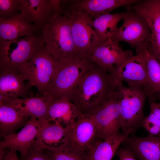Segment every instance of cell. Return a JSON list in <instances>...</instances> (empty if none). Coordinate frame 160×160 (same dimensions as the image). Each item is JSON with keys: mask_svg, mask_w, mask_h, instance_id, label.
Masks as SVG:
<instances>
[{"mask_svg": "<svg viewBox=\"0 0 160 160\" xmlns=\"http://www.w3.org/2000/svg\"><path fill=\"white\" fill-rule=\"evenodd\" d=\"M118 86L108 72L95 65L80 79L67 98L83 115H89L117 91Z\"/></svg>", "mask_w": 160, "mask_h": 160, "instance_id": "6da1fadb", "label": "cell"}, {"mask_svg": "<svg viewBox=\"0 0 160 160\" xmlns=\"http://www.w3.org/2000/svg\"><path fill=\"white\" fill-rule=\"evenodd\" d=\"M45 45L58 63L78 55L73 40L69 18L54 15L42 29Z\"/></svg>", "mask_w": 160, "mask_h": 160, "instance_id": "7a4b0ae2", "label": "cell"}, {"mask_svg": "<svg viewBox=\"0 0 160 160\" xmlns=\"http://www.w3.org/2000/svg\"><path fill=\"white\" fill-rule=\"evenodd\" d=\"M95 65L88 58L78 55L58 63L45 94L52 95L55 100L63 97L67 98L80 79Z\"/></svg>", "mask_w": 160, "mask_h": 160, "instance_id": "3957f363", "label": "cell"}, {"mask_svg": "<svg viewBox=\"0 0 160 160\" xmlns=\"http://www.w3.org/2000/svg\"><path fill=\"white\" fill-rule=\"evenodd\" d=\"M44 45L42 30L33 35L15 40L0 39V69L18 71L20 67L31 59Z\"/></svg>", "mask_w": 160, "mask_h": 160, "instance_id": "277c9868", "label": "cell"}, {"mask_svg": "<svg viewBox=\"0 0 160 160\" xmlns=\"http://www.w3.org/2000/svg\"><path fill=\"white\" fill-rule=\"evenodd\" d=\"M117 95L121 108V128L123 133L130 130L134 132L142 127L147 94L141 88L126 87L122 84L118 87Z\"/></svg>", "mask_w": 160, "mask_h": 160, "instance_id": "5b68a950", "label": "cell"}, {"mask_svg": "<svg viewBox=\"0 0 160 160\" xmlns=\"http://www.w3.org/2000/svg\"><path fill=\"white\" fill-rule=\"evenodd\" d=\"M62 13L69 18L72 35L78 54L86 57L103 40L97 34L92 24V20L83 12L68 6L62 0Z\"/></svg>", "mask_w": 160, "mask_h": 160, "instance_id": "8992f818", "label": "cell"}, {"mask_svg": "<svg viewBox=\"0 0 160 160\" xmlns=\"http://www.w3.org/2000/svg\"><path fill=\"white\" fill-rule=\"evenodd\" d=\"M58 63L44 45L18 71L32 86L37 88V97H41L44 95Z\"/></svg>", "mask_w": 160, "mask_h": 160, "instance_id": "52a82bcc", "label": "cell"}, {"mask_svg": "<svg viewBox=\"0 0 160 160\" xmlns=\"http://www.w3.org/2000/svg\"><path fill=\"white\" fill-rule=\"evenodd\" d=\"M123 23L111 39L128 43L135 49L137 54L147 51L151 37V32L145 20L131 10H127Z\"/></svg>", "mask_w": 160, "mask_h": 160, "instance_id": "ba28073f", "label": "cell"}, {"mask_svg": "<svg viewBox=\"0 0 160 160\" xmlns=\"http://www.w3.org/2000/svg\"><path fill=\"white\" fill-rule=\"evenodd\" d=\"M65 127V135L59 147L86 155L89 146L97 138V129L92 117L83 115Z\"/></svg>", "mask_w": 160, "mask_h": 160, "instance_id": "9c48e42d", "label": "cell"}, {"mask_svg": "<svg viewBox=\"0 0 160 160\" xmlns=\"http://www.w3.org/2000/svg\"><path fill=\"white\" fill-rule=\"evenodd\" d=\"M111 74L118 85L125 81L129 87L143 89L149 97L154 95L148 81L145 51L127 59Z\"/></svg>", "mask_w": 160, "mask_h": 160, "instance_id": "30bf717a", "label": "cell"}, {"mask_svg": "<svg viewBox=\"0 0 160 160\" xmlns=\"http://www.w3.org/2000/svg\"><path fill=\"white\" fill-rule=\"evenodd\" d=\"M120 106L117 89L90 115L97 129V138L105 140L118 134L121 128Z\"/></svg>", "mask_w": 160, "mask_h": 160, "instance_id": "8fae6325", "label": "cell"}, {"mask_svg": "<svg viewBox=\"0 0 160 160\" xmlns=\"http://www.w3.org/2000/svg\"><path fill=\"white\" fill-rule=\"evenodd\" d=\"M133 55L132 50H124L119 42L110 38L95 47L86 57L95 65L112 74L116 68Z\"/></svg>", "mask_w": 160, "mask_h": 160, "instance_id": "7c38bea8", "label": "cell"}, {"mask_svg": "<svg viewBox=\"0 0 160 160\" xmlns=\"http://www.w3.org/2000/svg\"><path fill=\"white\" fill-rule=\"evenodd\" d=\"M43 122L30 117L19 132L4 137L0 141V148L18 151L24 157L31 149Z\"/></svg>", "mask_w": 160, "mask_h": 160, "instance_id": "4fadbf2b", "label": "cell"}, {"mask_svg": "<svg viewBox=\"0 0 160 160\" xmlns=\"http://www.w3.org/2000/svg\"><path fill=\"white\" fill-rule=\"evenodd\" d=\"M54 100L52 96L45 94L41 97L33 96L26 98H9L7 103L15 107L27 118L32 117L43 122H49L48 111L50 105Z\"/></svg>", "mask_w": 160, "mask_h": 160, "instance_id": "5bb4252c", "label": "cell"}, {"mask_svg": "<svg viewBox=\"0 0 160 160\" xmlns=\"http://www.w3.org/2000/svg\"><path fill=\"white\" fill-rule=\"evenodd\" d=\"M17 71L0 69V95L11 98H26L34 96L32 86Z\"/></svg>", "mask_w": 160, "mask_h": 160, "instance_id": "9a60e30c", "label": "cell"}, {"mask_svg": "<svg viewBox=\"0 0 160 160\" xmlns=\"http://www.w3.org/2000/svg\"><path fill=\"white\" fill-rule=\"evenodd\" d=\"M139 0H67V4L80 11L92 20L98 16L110 13L113 10L139 2Z\"/></svg>", "mask_w": 160, "mask_h": 160, "instance_id": "2e32d148", "label": "cell"}, {"mask_svg": "<svg viewBox=\"0 0 160 160\" xmlns=\"http://www.w3.org/2000/svg\"><path fill=\"white\" fill-rule=\"evenodd\" d=\"M20 14L29 23L42 30L53 15L50 0H21Z\"/></svg>", "mask_w": 160, "mask_h": 160, "instance_id": "e0dca14e", "label": "cell"}, {"mask_svg": "<svg viewBox=\"0 0 160 160\" xmlns=\"http://www.w3.org/2000/svg\"><path fill=\"white\" fill-rule=\"evenodd\" d=\"M132 132L119 133L105 140L97 138L89 146L84 160H112L121 144Z\"/></svg>", "mask_w": 160, "mask_h": 160, "instance_id": "ac0fdd59", "label": "cell"}, {"mask_svg": "<svg viewBox=\"0 0 160 160\" xmlns=\"http://www.w3.org/2000/svg\"><path fill=\"white\" fill-rule=\"evenodd\" d=\"M122 144L130 149L140 160H160V137H128Z\"/></svg>", "mask_w": 160, "mask_h": 160, "instance_id": "d6986e66", "label": "cell"}, {"mask_svg": "<svg viewBox=\"0 0 160 160\" xmlns=\"http://www.w3.org/2000/svg\"><path fill=\"white\" fill-rule=\"evenodd\" d=\"M41 30L28 23L20 14L9 19H0V39L5 40L28 36Z\"/></svg>", "mask_w": 160, "mask_h": 160, "instance_id": "ffe728a7", "label": "cell"}, {"mask_svg": "<svg viewBox=\"0 0 160 160\" xmlns=\"http://www.w3.org/2000/svg\"><path fill=\"white\" fill-rule=\"evenodd\" d=\"M66 131L57 120L43 122L32 147L44 149L46 147L58 148L63 144Z\"/></svg>", "mask_w": 160, "mask_h": 160, "instance_id": "44dd1931", "label": "cell"}, {"mask_svg": "<svg viewBox=\"0 0 160 160\" xmlns=\"http://www.w3.org/2000/svg\"><path fill=\"white\" fill-rule=\"evenodd\" d=\"M83 115L81 111L71 101L65 97L55 100L50 104L48 112V120L63 122L66 126L73 123Z\"/></svg>", "mask_w": 160, "mask_h": 160, "instance_id": "7402d4cb", "label": "cell"}, {"mask_svg": "<svg viewBox=\"0 0 160 160\" xmlns=\"http://www.w3.org/2000/svg\"><path fill=\"white\" fill-rule=\"evenodd\" d=\"M127 10L134 11L146 21L152 33H160V0H140L125 6Z\"/></svg>", "mask_w": 160, "mask_h": 160, "instance_id": "603a6c76", "label": "cell"}, {"mask_svg": "<svg viewBox=\"0 0 160 160\" xmlns=\"http://www.w3.org/2000/svg\"><path fill=\"white\" fill-rule=\"evenodd\" d=\"M29 119L14 106L0 103V132L4 137L14 134L16 130L24 126Z\"/></svg>", "mask_w": 160, "mask_h": 160, "instance_id": "cb8c5ba5", "label": "cell"}, {"mask_svg": "<svg viewBox=\"0 0 160 160\" xmlns=\"http://www.w3.org/2000/svg\"><path fill=\"white\" fill-rule=\"evenodd\" d=\"M125 15L126 12L103 15L92 20V25L102 39L111 38L118 30V23L124 19Z\"/></svg>", "mask_w": 160, "mask_h": 160, "instance_id": "d4e9b609", "label": "cell"}, {"mask_svg": "<svg viewBox=\"0 0 160 160\" xmlns=\"http://www.w3.org/2000/svg\"><path fill=\"white\" fill-rule=\"evenodd\" d=\"M145 52L148 81L154 95L160 92V63L147 51Z\"/></svg>", "mask_w": 160, "mask_h": 160, "instance_id": "484cf974", "label": "cell"}, {"mask_svg": "<svg viewBox=\"0 0 160 160\" xmlns=\"http://www.w3.org/2000/svg\"><path fill=\"white\" fill-rule=\"evenodd\" d=\"M51 160H84L85 155L60 147H45Z\"/></svg>", "mask_w": 160, "mask_h": 160, "instance_id": "4316f807", "label": "cell"}, {"mask_svg": "<svg viewBox=\"0 0 160 160\" xmlns=\"http://www.w3.org/2000/svg\"><path fill=\"white\" fill-rule=\"evenodd\" d=\"M21 0H0V19L10 18L20 14Z\"/></svg>", "mask_w": 160, "mask_h": 160, "instance_id": "83f0119b", "label": "cell"}, {"mask_svg": "<svg viewBox=\"0 0 160 160\" xmlns=\"http://www.w3.org/2000/svg\"><path fill=\"white\" fill-rule=\"evenodd\" d=\"M142 127L149 134L160 137V121L152 113L145 117Z\"/></svg>", "mask_w": 160, "mask_h": 160, "instance_id": "f1b7e54d", "label": "cell"}, {"mask_svg": "<svg viewBox=\"0 0 160 160\" xmlns=\"http://www.w3.org/2000/svg\"><path fill=\"white\" fill-rule=\"evenodd\" d=\"M147 51L160 63V33H152L150 45Z\"/></svg>", "mask_w": 160, "mask_h": 160, "instance_id": "f546056e", "label": "cell"}, {"mask_svg": "<svg viewBox=\"0 0 160 160\" xmlns=\"http://www.w3.org/2000/svg\"><path fill=\"white\" fill-rule=\"evenodd\" d=\"M44 149L32 147L23 157V160H51L46 151Z\"/></svg>", "mask_w": 160, "mask_h": 160, "instance_id": "4dcf8cb0", "label": "cell"}, {"mask_svg": "<svg viewBox=\"0 0 160 160\" xmlns=\"http://www.w3.org/2000/svg\"><path fill=\"white\" fill-rule=\"evenodd\" d=\"M116 154L119 156V160H136L132 151L126 147L118 148Z\"/></svg>", "mask_w": 160, "mask_h": 160, "instance_id": "1f68e13d", "label": "cell"}, {"mask_svg": "<svg viewBox=\"0 0 160 160\" xmlns=\"http://www.w3.org/2000/svg\"><path fill=\"white\" fill-rule=\"evenodd\" d=\"M150 112L153 113L160 121V102L150 103Z\"/></svg>", "mask_w": 160, "mask_h": 160, "instance_id": "d6a6232c", "label": "cell"}, {"mask_svg": "<svg viewBox=\"0 0 160 160\" xmlns=\"http://www.w3.org/2000/svg\"><path fill=\"white\" fill-rule=\"evenodd\" d=\"M6 160H19L17 153V151L10 149Z\"/></svg>", "mask_w": 160, "mask_h": 160, "instance_id": "836d02e7", "label": "cell"}, {"mask_svg": "<svg viewBox=\"0 0 160 160\" xmlns=\"http://www.w3.org/2000/svg\"><path fill=\"white\" fill-rule=\"evenodd\" d=\"M8 148H0V160H6L9 151Z\"/></svg>", "mask_w": 160, "mask_h": 160, "instance_id": "e575fe53", "label": "cell"}, {"mask_svg": "<svg viewBox=\"0 0 160 160\" xmlns=\"http://www.w3.org/2000/svg\"><path fill=\"white\" fill-rule=\"evenodd\" d=\"M151 97L152 99L154 101H155L157 99L159 100L160 101V92L155 93Z\"/></svg>", "mask_w": 160, "mask_h": 160, "instance_id": "d590c367", "label": "cell"}]
</instances>
